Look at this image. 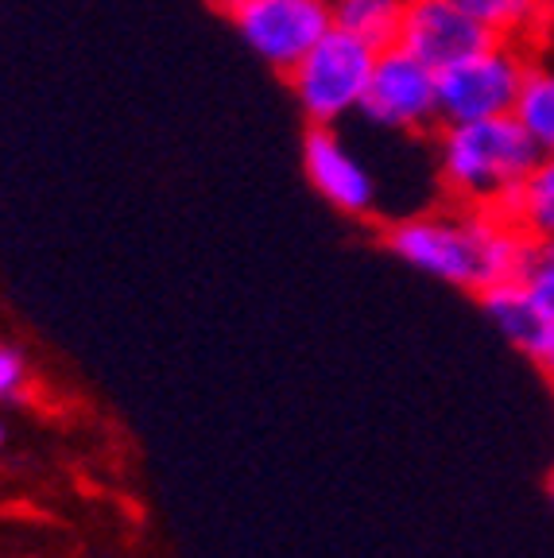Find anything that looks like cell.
<instances>
[{
    "label": "cell",
    "instance_id": "obj_1",
    "mask_svg": "<svg viewBox=\"0 0 554 558\" xmlns=\"http://www.w3.org/2000/svg\"><path fill=\"white\" fill-rule=\"evenodd\" d=\"M388 248L411 268L481 295L496 283L520 279L528 233L493 209L469 206L466 214L399 221L388 229Z\"/></svg>",
    "mask_w": 554,
    "mask_h": 558
},
{
    "label": "cell",
    "instance_id": "obj_2",
    "mask_svg": "<svg viewBox=\"0 0 554 558\" xmlns=\"http://www.w3.org/2000/svg\"><path fill=\"white\" fill-rule=\"evenodd\" d=\"M543 151L531 144L516 117H489L469 124H442L438 171L446 191L473 209H493L501 218L511 214L523 179Z\"/></svg>",
    "mask_w": 554,
    "mask_h": 558
},
{
    "label": "cell",
    "instance_id": "obj_3",
    "mask_svg": "<svg viewBox=\"0 0 554 558\" xmlns=\"http://www.w3.org/2000/svg\"><path fill=\"white\" fill-rule=\"evenodd\" d=\"M376 54L381 47H373L361 35L346 32V27H329L318 44L299 59V66L287 74L294 89V101L306 113L311 124H338L349 113H357L369 94L373 82Z\"/></svg>",
    "mask_w": 554,
    "mask_h": 558
},
{
    "label": "cell",
    "instance_id": "obj_4",
    "mask_svg": "<svg viewBox=\"0 0 554 558\" xmlns=\"http://www.w3.org/2000/svg\"><path fill=\"white\" fill-rule=\"evenodd\" d=\"M528 54L516 39H496L473 59L438 70V124H469L508 117L520 97Z\"/></svg>",
    "mask_w": 554,
    "mask_h": 558
},
{
    "label": "cell",
    "instance_id": "obj_5",
    "mask_svg": "<svg viewBox=\"0 0 554 558\" xmlns=\"http://www.w3.org/2000/svg\"><path fill=\"white\" fill-rule=\"evenodd\" d=\"M226 12L249 51L279 74H291L334 27V0H233Z\"/></svg>",
    "mask_w": 554,
    "mask_h": 558
},
{
    "label": "cell",
    "instance_id": "obj_6",
    "mask_svg": "<svg viewBox=\"0 0 554 558\" xmlns=\"http://www.w3.org/2000/svg\"><path fill=\"white\" fill-rule=\"evenodd\" d=\"M357 113L388 132L431 129L438 124V70L416 59L408 47H384L376 54L373 82H369V94Z\"/></svg>",
    "mask_w": 554,
    "mask_h": 558
},
{
    "label": "cell",
    "instance_id": "obj_7",
    "mask_svg": "<svg viewBox=\"0 0 554 558\" xmlns=\"http://www.w3.org/2000/svg\"><path fill=\"white\" fill-rule=\"evenodd\" d=\"M496 39L501 35L477 24L458 0H411L404 32H399V47H408L431 70H446L461 59H473Z\"/></svg>",
    "mask_w": 554,
    "mask_h": 558
},
{
    "label": "cell",
    "instance_id": "obj_8",
    "mask_svg": "<svg viewBox=\"0 0 554 558\" xmlns=\"http://www.w3.org/2000/svg\"><path fill=\"white\" fill-rule=\"evenodd\" d=\"M303 167L311 186L341 214L364 218L376 206V179L369 167L346 148L334 124H311L303 140Z\"/></svg>",
    "mask_w": 554,
    "mask_h": 558
},
{
    "label": "cell",
    "instance_id": "obj_9",
    "mask_svg": "<svg viewBox=\"0 0 554 558\" xmlns=\"http://www.w3.org/2000/svg\"><path fill=\"white\" fill-rule=\"evenodd\" d=\"M481 311H485V318L511 341V345L523 349V353L535 361L554 333L551 314L539 306V299L523 288L520 279H508V283H496V288L481 291Z\"/></svg>",
    "mask_w": 554,
    "mask_h": 558
},
{
    "label": "cell",
    "instance_id": "obj_10",
    "mask_svg": "<svg viewBox=\"0 0 554 558\" xmlns=\"http://www.w3.org/2000/svg\"><path fill=\"white\" fill-rule=\"evenodd\" d=\"M511 117L531 136L539 151H554V59L528 62L520 97L511 105Z\"/></svg>",
    "mask_w": 554,
    "mask_h": 558
},
{
    "label": "cell",
    "instance_id": "obj_11",
    "mask_svg": "<svg viewBox=\"0 0 554 558\" xmlns=\"http://www.w3.org/2000/svg\"><path fill=\"white\" fill-rule=\"evenodd\" d=\"M408 4L411 0H334V24L384 51V47L399 44Z\"/></svg>",
    "mask_w": 554,
    "mask_h": 558
},
{
    "label": "cell",
    "instance_id": "obj_12",
    "mask_svg": "<svg viewBox=\"0 0 554 558\" xmlns=\"http://www.w3.org/2000/svg\"><path fill=\"white\" fill-rule=\"evenodd\" d=\"M508 221H516L528 236H554V151L539 156V163L531 167L511 202Z\"/></svg>",
    "mask_w": 554,
    "mask_h": 558
},
{
    "label": "cell",
    "instance_id": "obj_13",
    "mask_svg": "<svg viewBox=\"0 0 554 558\" xmlns=\"http://www.w3.org/2000/svg\"><path fill=\"white\" fill-rule=\"evenodd\" d=\"M458 4L501 39H523L546 24L539 0H458Z\"/></svg>",
    "mask_w": 554,
    "mask_h": 558
},
{
    "label": "cell",
    "instance_id": "obj_14",
    "mask_svg": "<svg viewBox=\"0 0 554 558\" xmlns=\"http://www.w3.org/2000/svg\"><path fill=\"white\" fill-rule=\"evenodd\" d=\"M24 388V361L12 349L0 345V400H9Z\"/></svg>",
    "mask_w": 554,
    "mask_h": 558
},
{
    "label": "cell",
    "instance_id": "obj_15",
    "mask_svg": "<svg viewBox=\"0 0 554 558\" xmlns=\"http://www.w3.org/2000/svg\"><path fill=\"white\" fill-rule=\"evenodd\" d=\"M539 365H543V373L554 380V333H551V341H546L543 353H539Z\"/></svg>",
    "mask_w": 554,
    "mask_h": 558
},
{
    "label": "cell",
    "instance_id": "obj_16",
    "mask_svg": "<svg viewBox=\"0 0 554 558\" xmlns=\"http://www.w3.org/2000/svg\"><path fill=\"white\" fill-rule=\"evenodd\" d=\"M543 32H546V47H551V59H554V20H546Z\"/></svg>",
    "mask_w": 554,
    "mask_h": 558
},
{
    "label": "cell",
    "instance_id": "obj_17",
    "mask_svg": "<svg viewBox=\"0 0 554 558\" xmlns=\"http://www.w3.org/2000/svg\"><path fill=\"white\" fill-rule=\"evenodd\" d=\"M539 9H543L546 20H554V0H539Z\"/></svg>",
    "mask_w": 554,
    "mask_h": 558
},
{
    "label": "cell",
    "instance_id": "obj_18",
    "mask_svg": "<svg viewBox=\"0 0 554 558\" xmlns=\"http://www.w3.org/2000/svg\"><path fill=\"white\" fill-rule=\"evenodd\" d=\"M217 4H221V9H226V4H233V0H217Z\"/></svg>",
    "mask_w": 554,
    "mask_h": 558
},
{
    "label": "cell",
    "instance_id": "obj_19",
    "mask_svg": "<svg viewBox=\"0 0 554 558\" xmlns=\"http://www.w3.org/2000/svg\"><path fill=\"white\" fill-rule=\"evenodd\" d=\"M0 446H4V427H0Z\"/></svg>",
    "mask_w": 554,
    "mask_h": 558
},
{
    "label": "cell",
    "instance_id": "obj_20",
    "mask_svg": "<svg viewBox=\"0 0 554 558\" xmlns=\"http://www.w3.org/2000/svg\"><path fill=\"white\" fill-rule=\"evenodd\" d=\"M551 500H554V481H551Z\"/></svg>",
    "mask_w": 554,
    "mask_h": 558
}]
</instances>
